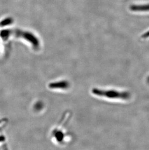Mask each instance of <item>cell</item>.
Returning <instances> with one entry per match:
<instances>
[{
	"mask_svg": "<svg viewBox=\"0 0 149 150\" xmlns=\"http://www.w3.org/2000/svg\"><path fill=\"white\" fill-rule=\"evenodd\" d=\"M91 93L96 96L108 99H128L130 94L128 92H121L114 89H100L94 88L91 90Z\"/></svg>",
	"mask_w": 149,
	"mask_h": 150,
	"instance_id": "obj_1",
	"label": "cell"
},
{
	"mask_svg": "<svg viewBox=\"0 0 149 150\" xmlns=\"http://www.w3.org/2000/svg\"><path fill=\"white\" fill-rule=\"evenodd\" d=\"M69 86V83L67 81H59L51 83L49 85V88L52 89H66Z\"/></svg>",
	"mask_w": 149,
	"mask_h": 150,
	"instance_id": "obj_2",
	"label": "cell"
},
{
	"mask_svg": "<svg viewBox=\"0 0 149 150\" xmlns=\"http://www.w3.org/2000/svg\"><path fill=\"white\" fill-rule=\"evenodd\" d=\"M131 9L134 11H149V4L133 6L131 7Z\"/></svg>",
	"mask_w": 149,
	"mask_h": 150,
	"instance_id": "obj_3",
	"label": "cell"
},
{
	"mask_svg": "<svg viewBox=\"0 0 149 150\" xmlns=\"http://www.w3.org/2000/svg\"><path fill=\"white\" fill-rule=\"evenodd\" d=\"M142 37H143V38H147V37H149V31L147 32V33L144 34L143 35V36H142Z\"/></svg>",
	"mask_w": 149,
	"mask_h": 150,
	"instance_id": "obj_4",
	"label": "cell"
},
{
	"mask_svg": "<svg viewBox=\"0 0 149 150\" xmlns=\"http://www.w3.org/2000/svg\"><path fill=\"white\" fill-rule=\"evenodd\" d=\"M147 81H148V82L149 83V77L148 78V79H147Z\"/></svg>",
	"mask_w": 149,
	"mask_h": 150,
	"instance_id": "obj_5",
	"label": "cell"
}]
</instances>
